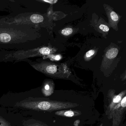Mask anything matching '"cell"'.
<instances>
[{"label": "cell", "instance_id": "6da1fadb", "mask_svg": "<svg viewBox=\"0 0 126 126\" xmlns=\"http://www.w3.org/2000/svg\"><path fill=\"white\" fill-rule=\"evenodd\" d=\"M79 105L76 103L68 102L53 101L46 98L31 96L17 102L15 104V106L17 107L49 112L73 108Z\"/></svg>", "mask_w": 126, "mask_h": 126}, {"label": "cell", "instance_id": "7a4b0ae2", "mask_svg": "<svg viewBox=\"0 0 126 126\" xmlns=\"http://www.w3.org/2000/svg\"><path fill=\"white\" fill-rule=\"evenodd\" d=\"M108 97L110 102L106 107L105 114L108 119L112 120V126H119L126 110V95L119 103L114 102Z\"/></svg>", "mask_w": 126, "mask_h": 126}, {"label": "cell", "instance_id": "3957f363", "mask_svg": "<svg viewBox=\"0 0 126 126\" xmlns=\"http://www.w3.org/2000/svg\"><path fill=\"white\" fill-rule=\"evenodd\" d=\"M55 115L59 116H64V117H72L74 116H78L81 114L80 111L77 110H58L55 112Z\"/></svg>", "mask_w": 126, "mask_h": 126}, {"label": "cell", "instance_id": "277c9868", "mask_svg": "<svg viewBox=\"0 0 126 126\" xmlns=\"http://www.w3.org/2000/svg\"><path fill=\"white\" fill-rule=\"evenodd\" d=\"M22 124L23 126H48L45 123L33 119L23 120Z\"/></svg>", "mask_w": 126, "mask_h": 126}, {"label": "cell", "instance_id": "5b68a950", "mask_svg": "<svg viewBox=\"0 0 126 126\" xmlns=\"http://www.w3.org/2000/svg\"><path fill=\"white\" fill-rule=\"evenodd\" d=\"M42 92L43 95L45 96H48L51 95L53 93V89L50 85L46 84L42 89Z\"/></svg>", "mask_w": 126, "mask_h": 126}, {"label": "cell", "instance_id": "8992f818", "mask_svg": "<svg viewBox=\"0 0 126 126\" xmlns=\"http://www.w3.org/2000/svg\"><path fill=\"white\" fill-rule=\"evenodd\" d=\"M118 52V49L116 48H112L107 51L106 56L109 59H112L117 56Z\"/></svg>", "mask_w": 126, "mask_h": 126}, {"label": "cell", "instance_id": "52a82bcc", "mask_svg": "<svg viewBox=\"0 0 126 126\" xmlns=\"http://www.w3.org/2000/svg\"><path fill=\"white\" fill-rule=\"evenodd\" d=\"M31 20L34 23H38L43 22L44 18L42 16L39 15L34 14L31 16Z\"/></svg>", "mask_w": 126, "mask_h": 126}, {"label": "cell", "instance_id": "ba28073f", "mask_svg": "<svg viewBox=\"0 0 126 126\" xmlns=\"http://www.w3.org/2000/svg\"><path fill=\"white\" fill-rule=\"evenodd\" d=\"M11 36L8 34L3 33L0 34V41L2 42H8L11 41Z\"/></svg>", "mask_w": 126, "mask_h": 126}, {"label": "cell", "instance_id": "9c48e42d", "mask_svg": "<svg viewBox=\"0 0 126 126\" xmlns=\"http://www.w3.org/2000/svg\"><path fill=\"white\" fill-rule=\"evenodd\" d=\"M46 71L48 73L54 74L57 71L56 66L55 65H50L46 68Z\"/></svg>", "mask_w": 126, "mask_h": 126}, {"label": "cell", "instance_id": "30bf717a", "mask_svg": "<svg viewBox=\"0 0 126 126\" xmlns=\"http://www.w3.org/2000/svg\"><path fill=\"white\" fill-rule=\"evenodd\" d=\"M0 126H12L11 123L0 115Z\"/></svg>", "mask_w": 126, "mask_h": 126}, {"label": "cell", "instance_id": "8fae6325", "mask_svg": "<svg viewBox=\"0 0 126 126\" xmlns=\"http://www.w3.org/2000/svg\"><path fill=\"white\" fill-rule=\"evenodd\" d=\"M40 53L43 55H48L50 53V50L48 47H44L39 50Z\"/></svg>", "mask_w": 126, "mask_h": 126}, {"label": "cell", "instance_id": "7c38bea8", "mask_svg": "<svg viewBox=\"0 0 126 126\" xmlns=\"http://www.w3.org/2000/svg\"><path fill=\"white\" fill-rule=\"evenodd\" d=\"M73 29L70 28L64 29L62 30V33L64 36H68L73 33Z\"/></svg>", "mask_w": 126, "mask_h": 126}, {"label": "cell", "instance_id": "4fadbf2b", "mask_svg": "<svg viewBox=\"0 0 126 126\" xmlns=\"http://www.w3.org/2000/svg\"><path fill=\"white\" fill-rule=\"evenodd\" d=\"M110 16L111 17V19L114 21H118V17L117 14L114 12H112L110 13Z\"/></svg>", "mask_w": 126, "mask_h": 126}, {"label": "cell", "instance_id": "5bb4252c", "mask_svg": "<svg viewBox=\"0 0 126 126\" xmlns=\"http://www.w3.org/2000/svg\"><path fill=\"white\" fill-rule=\"evenodd\" d=\"M99 28L100 29L104 32H107L109 31V28L107 26L104 25H101L99 26Z\"/></svg>", "mask_w": 126, "mask_h": 126}, {"label": "cell", "instance_id": "9a60e30c", "mask_svg": "<svg viewBox=\"0 0 126 126\" xmlns=\"http://www.w3.org/2000/svg\"><path fill=\"white\" fill-rule=\"evenodd\" d=\"M95 51L94 50H90L88 51L86 54V57H90L94 54Z\"/></svg>", "mask_w": 126, "mask_h": 126}, {"label": "cell", "instance_id": "2e32d148", "mask_svg": "<svg viewBox=\"0 0 126 126\" xmlns=\"http://www.w3.org/2000/svg\"><path fill=\"white\" fill-rule=\"evenodd\" d=\"M44 2H46L48 3H50V4H54L56 3L58 1L57 0H43Z\"/></svg>", "mask_w": 126, "mask_h": 126}, {"label": "cell", "instance_id": "e0dca14e", "mask_svg": "<svg viewBox=\"0 0 126 126\" xmlns=\"http://www.w3.org/2000/svg\"><path fill=\"white\" fill-rule=\"evenodd\" d=\"M79 120H77L74 123V125L75 126H78L79 125Z\"/></svg>", "mask_w": 126, "mask_h": 126}, {"label": "cell", "instance_id": "ac0fdd59", "mask_svg": "<svg viewBox=\"0 0 126 126\" xmlns=\"http://www.w3.org/2000/svg\"><path fill=\"white\" fill-rule=\"evenodd\" d=\"M60 59H61V57L59 56H57L55 57V60H60Z\"/></svg>", "mask_w": 126, "mask_h": 126}]
</instances>
